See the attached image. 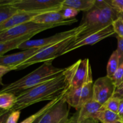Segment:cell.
I'll list each match as a JSON object with an SVG mask.
<instances>
[{
  "label": "cell",
  "instance_id": "cell-1",
  "mask_svg": "<svg viewBox=\"0 0 123 123\" xmlns=\"http://www.w3.org/2000/svg\"><path fill=\"white\" fill-rule=\"evenodd\" d=\"M64 71L55 78L18 94L12 111H20L39 102H50L64 94L67 92V84Z\"/></svg>",
  "mask_w": 123,
  "mask_h": 123
},
{
  "label": "cell",
  "instance_id": "cell-2",
  "mask_svg": "<svg viewBox=\"0 0 123 123\" xmlns=\"http://www.w3.org/2000/svg\"><path fill=\"white\" fill-rule=\"evenodd\" d=\"M52 62V61L43 62L42 66L25 76L13 82L4 85L2 89L0 90V93L9 92L15 95L18 94L20 92L55 78L64 70V68L55 67Z\"/></svg>",
  "mask_w": 123,
  "mask_h": 123
},
{
  "label": "cell",
  "instance_id": "cell-3",
  "mask_svg": "<svg viewBox=\"0 0 123 123\" xmlns=\"http://www.w3.org/2000/svg\"><path fill=\"white\" fill-rule=\"evenodd\" d=\"M120 13L109 4L100 8L94 6L92 9L84 14L80 25H84L85 30L78 36L76 41L80 40L88 35L111 25L113 22L118 18Z\"/></svg>",
  "mask_w": 123,
  "mask_h": 123
},
{
  "label": "cell",
  "instance_id": "cell-4",
  "mask_svg": "<svg viewBox=\"0 0 123 123\" xmlns=\"http://www.w3.org/2000/svg\"><path fill=\"white\" fill-rule=\"evenodd\" d=\"M77 21L78 20L76 18H73L68 19L63 23L49 25L36 24L32 21L24 23L0 32V43L13 40L32 34H37L42 31L53 28L56 26L72 25Z\"/></svg>",
  "mask_w": 123,
  "mask_h": 123
},
{
  "label": "cell",
  "instance_id": "cell-5",
  "mask_svg": "<svg viewBox=\"0 0 123 123\" xmlns=\"http://www.w3.org/2000/svg\"><path fill=\"white\" fill-rule=\"evenodd\" d=\"M78 37V36L72 37L54 45L46 47L32 57L16 66L14 70L24 69L31 65L39 62L53 61L54 59L65 54L66 50L76 42Z\"/></svg>",
  "mask_w": 123,
  "mask_h": 123
},
{
  "label": "cell",
  "instance_id": "cell-6",
  "mask_svg": "<svg viewBox=\"0 0 123 123\" xmlns=\"http://www.w3.org/2000/svg\"><path fill=\"white\" fill-rule=\"evenodd\" d=\"M64 74L67 84V89L82 86L92 80V70L88 58L79 60L69 67L65 68Z\"/></svg>",
  "mask_w": 123,
  "mask_h": 123
},
{
  "label": "cell",
  "instance_id": "cell-7",
  "mask_svg": "<svg viewBox=\"0 0 123 123\" xmlns=\"http://www.w3.org/2000/svg\"><path fill=\"white\" fill-rule=\"evenodd\" d=\"M61 0H1V5H10L20 12H46L60 11L62 8Z\"/></svg>",
  "mask_w": 123,
  "mask_h": 123
},
{
  "label": "cell",
  "instance_id": "cell-8",
  "mask_svg": "<svg viewBox=\"0 0 123 123\" xmlns=\"http://www.w3.org/2000/svg\"><path fill=\"white\" fill-rule=\"evenodd\" d=\"M85 26L83 25H79L77 27L74 28L72 30H67L63 32H59L50 37L47 38H40L36 40H30L22 43L18 49H22L23 50L26 49H32V48H41V47L49 46L54 45L62 41L69 38L74 36H79L84 30Z\"/></svg>",
  "mask_w": 123,
  "mask_h": 123
},
{
  "label": "cell",
  "instance_id": "cell-9",
  "mask_svg": "<svg viewBox=\"0 0 123 123\" xmlns=\"http://www.w3.org/2000/svg\"><path fill=\"white\" fill-rule=\"evenodd\" d=\"M116 86L109 77L103 76L97 79L93 84V99L103 105L113 97Z\"/></svg>",
  "mask_w": 123,
  "mask_h": 123
},
{
  "label": "cell",
  "instance_id": "cell-10",
  "mask_svg": "<svg viewBox=\"0 0 123 123\" xmlns=\"http://www.w3.org/2000/svg\"><path fill=\"white\" fill-rule=\"evenodd\" d=\"M46 47L32 48L23 50L20 52L0 56V66L8 67L11 68L12 71L14 70V68L16 66H19L28 59L32 57V56L44 49Z\"/></svg>",
  "mask_w": 123,
  "mask_h": 123
},
{
  "label": "cell",
  "instance_id": "cell-11",
  "mask_svg": "<svg viewBox=\"0 0 123 123\" xmlns=\"http://www.w3.org/2000/svg\"><path fill=\"white\" fill-rule=\"evenodd\" d=\"M70 106L66 102L64 96L56 105L47 111L38 123H60L66 117L68 116Z\"/></svg>",
  "mask_w": 123,
  "mask_h": 123
},
{
  "label": "cell",
  "instance_id": "cell-12",
  "mask_svg": "<svg viewBox=\"0 0 123 123\" xmlns=\"http://www.w3.org/2000/svg\"><path fill=\"white\" fill-rule=\"evenodd\" d=\"M115 34V32L113 29L112 25H109L104 28L102 30L92 33L91 34L88 35L79 41H76L67 49L66 51L65 54L72 51V50L76 49L78 48H81L84 46L92 45L110 36H112Z\"/></svg>",
  "mask_w": 123,
  "mask_h": 123
},
{
  "label": "cell",
  "instance_id": "cell-13",
  "mask_svg": "<svg viewBox=\"0 0 123 123\" xmlns=\"http://www.w3.org/2000/svg\"><path fill=\"white\" fill-rule=\"evenodd\" d=\"M42 14L40 13L36 12H19L16 14L0 24V32L14 27L16 26L32 21L33 18L38 14Z\"/></svg>",
  "mask_w": 123,
  "mask_h": 123
},
{
  "label": "cell",
  "instance_id": "cell-14",
  "mask_svg": "<svg viewBox=\"0 0 123 123\" xmlns=\"http://www.w3.org/2000/svg\"><path fill=\"white\" fill-rule=\"evenodd\" d=\"M102 108V105L94 99L86 102L79 110L77 111L78 112V122L80 123L88 119L94 118L96 114Z\"/></svg>",
  "mask_w": 123,
  "mask_h": 123
},
{
  "label": "cell",
  "instance_id": "cell-15",
  "mask_svg": "<svg viewBox=\"0 0 123 123\" xmlns=\"http://www.w3.org/2000/svg\"><path fill=\"white\" fill-rule=\"evenodd\" d=\"M66 20L62 16L60 11H54L42 13L36 16L32 22L39 24H56L63 23Z\"/></svg>",
  "mask_w": 123,
  "mask_h": 123
},
{
  "label": "cell",
  "instance_id": "cell-16",
  "mask_svg": "<svg viewBox=\"0 0 123 123\" xmlns=\"http://www.w3.org/2000/svg\"><path fill=\"white\" fill-rule=\"evenodd\" d=\"M96 0H64L62 7H68L76 10L87 12L94 6Z\"/></svg>",
  "mask_w": 123,
  "mask_h": 123
},
{
  "label": "cell",
  "instance_id": "cell-17",
  "mask_svg": "<svg viewBox=\"0 0 123 123\" xmlns=\"http://www.w3.org/2000/svg\"><path fill=\"white\" fill-rule=\"evenodd\" d=\"M36 35L37 34H32L28 35V36H24V37H20V38L13 40L0 43V56H3L6 53L10 51V50L18 49V47L22 43L27 40H31V38L34 36H36Z\"/></svg>",
  "mask_w": 123,
  "mask_h": 123
},
{
  "label": "cell",
  "instance_id": "cell-18",
  "mask_svg": "<svg viewBox=\"0 0 123 123\" xmlns=\"http://www.w3.org/2000/svg\"><path fill=\"white\" fill-rule=\"evenodd\" d=\"M94 119L100 123H123V120L117 113L110 111L102 108L96 114Z\"/></svg>",
  "mask_w": 123,
  "mask_h": 123
},
{
  "label": "cell",
  "instance_id": "cell-19",
  "mask_svg": "<svg viewBox=\"0 0 123 123\" xmlns=\"http://www.w3.org/2000/svg\"><path fill=\"white\" fill-rule=\"evenodd\" d=\"M82 86L76 88L67 89L64 96L65 100L68 105L74 108L76 110L79 106Z\"/></svg>",
  "mask_w": 123,
  "mask_h": 123
},
{
  "label": "cell",
  "instance_id": "cell-20",
  "mask_svg": "<svg viewBox=\"0 0 123 123\" xmlns=\"http://www.w3.org/2000/svg\"><path fill=\"white\" fill-rule=\"evenodd\" d=\"M66 93H65L64 94L62 95V96H61V97H58V98H56V99L54 100H52L50 101V102H49L48 104L46 105L44 107H43L42 109H40L38 112H37L36 113L34 114L33 115H31L30 117H28L27 118L24 120V121H22L20 123H34V122L35 121H36L40 117L44 115V114H45L47 111H48L50 108H52V107L54 106L55 105H56L59 101H60V100L62 99V98H63L64 96H65Z\"/></svg>",
  "mask_w": 123,
  "mask_h": 123
},
{
  "label": "cell",
  "instance_id": "cell-21",
  "mask_svg": "<svg viewBox=\"0 0 123 123\" xmlns=\"http://www.w3.org/2000/svg\"><path fill=\"white\" fill-rule=\"evenodd\" d=\"M16 102V96L13 93H0V109L12 110Z\"/></svg>",
  "mask_w": 123,
  "mask_h": 123
},
{
  "label": "cell",
  "instance_id": "cell-22",
  "mask_svg": "<svg viewBox=\"0 0 123 123\" xmlns=\"http://www.w3.org/2000/svg\"><path fill=\"white\" fill-rule=\"evenodd\" d=\"M93 81H92L86 83L83 85L79 106L76 111L79 110L80 108L86 102L93 99Z\"/></svg>",
  "mask_w": 123,
  "mask_h": 123
},
{
  "label": "cell",
  "instance_id": "cell-23",
  "mask_svg": "<svg viewBox=\"0 0 123 123\" xmlns=\"http://www.w3.org/2000/svg\"><path fill=\"white\" fill-rule=\"evenodd\" d=\"M120 66V61H119V57L118 55V53L117 50L113 52L112 55L108 61V65H107V76L111 78L117 70L118 68Z\"/></svg>",
  "mask_w": 123,
  "mask_h": 123
},
{
  "label": "cell",
  "instance_id": "cell-24",
  "mask_svg": "<svg viewBox=\"0 0 123 123\" xmlns=\"http://www.w3.org/2000/svg\"><path fill=\"white\" fill-rule=\"evenodd\" d=\"M19 12L20 11L10 5L0 6V24L4 22Z\"/></svg>",
  "mask_w": 123,
  "mask_h": 123
},
{
  "label": "cell",
  "instance_id": "cell-25",
  "mask_svg": "<svg viewBox=\"0 0 123 123\" xmlns=\"http://www.w3.org/2000/svg\"><path fill=\"white\" fill-rule=\"evenodd\" d=\"M120 101L121 100L117 97H112L102 105V108L106 110L117 113L119 106H120Z\"/></svg>",
  "mask_w": 123,
  "mask_h": 123
},
{
  "label": "cell",
  "instance_id": "cell-26",
  "mask_svg": "<svg viewBox=\"0 0 123 123\" xmlns=\"http://www.w3.org/2000/svg\"><path fill=\"white\" fill-rule=\"evenodd\" d=\"M111 78L115 84L116 88L122 84L123 82V64L119 66L118 68Z\"/></svg>",
  "mask_w": 123,
  "mask_h": 123
},
{
  "label": "cell",
  "instance_id": "cell-27",
  "mask_svg": "<svg viewBox=\"0 0 123 123\" xmlns=\"http://www.w3.org/2000/svg\"><path fill=\"white\" fill-rule=\"evenodd\" d=\"M60 12L66 20L73 19L76 16L78 15L79 12V11L74 8L68 7H62V8L60 10Z\"/></svg>",
  "mask_w": 123,
  "mask_h": 123
},
{
  "label": "cell",
  "instance_id": "cell-28",
  "mask_svg": "<svg viewBox=\"0 0 123 123\" xmlns=\"http://www.w3.org/2000/svg\"><path fill=\"white\" fill-rule=\"evenodd\" d=\"M112 27L115 34L117 36L123 38V19L119 16L116 20L113 22Z\"/></svg>",
  "mask_w": 123,
  "mask_h": 123
},
{
  "label": "cell",
  "instance_id": "cell-29",
  "mask_svg": "<svg viewBox=\"0 0 123 123\" xmlns=\"http://www.w3.org/2000/svg\"><path fill=\"white\" fill-rule=\"evenodd\" d=\"M118 46L117 52L119 57L120 66L123 64V38L117 36Z\"/></svg>",
  "mask_w": 123,
  "mask_h": 123
},
{
  "label": "cell",
  "instance_id": "cell-30",
  "mask_svg": "<svg viewBox=\"0 0 123 123\" xmlns=\"http://www.w3.org/2000/svg\"><path fill=\"white\" fill-rule=\"evenodd\" d=\"M78 112L77 111L72 115L70 118H68V121L66 123H99L97 120H95L94 118H90L82 122L79 123L78 121Z\"/></svg>",
  "mask_w": 123,
  "mask_h": 123
},
{
  "label": "cell",
  "instance_id": "cell-31",
  "mask_svg": "<svg viewBox=\"0 0 123 123\" xmlns=\"http://www.w3.org/2000/svg\"><path fill=\"white\" fill-rule=\"evenodd\" d=\"M109 6L118 13L123 10V0H108Z\"/></svg>",
  "mask_w": 123,
  "mask_h": 123
},
{
  "label": "cell",
  "instance_id": "cell-32",
  "mask_svg": "<svg viewBox=\"0 0 123 123\" xmlns=\"http://www.w3.org/2000/svg\"><path fill=\"white\" fill-rule=\"evenodd\" d=\"M20 111H12L7 118L6 123H18V120L20 117Z\"/></svg>",
  "mask_w": 123,
  "mask_h": 123
},
{
  "label": "cell",
  "instance_id": "cell-33",
  "mask_svg": "<svg viewBox=\"0 0 123 123\" xmlns=\"http://www.w3.org/2000/svg\"><path fill=\"white\" fill-rule=\"evenodd\" d=\"M12 110L2 111L0 112V123H6L7 118L12 113Z\"/></svg>",
  "mask_w": 123,
  "mask_h": 123
},
{
  "label": "cell",
  "instance_id": "cell-34",
  "mask_svg": "<svg viewBox=\"0 0 123 123\" xmlns=\"http://www.w3.org/2000/svg\"><path fill=\"white\" fill-rule=\"evenodd\" d=\"M113 97H117L120 100L123 99V82L117 88Z\"/></svg>",
  "mask_w": 123,
  "mask_h": 123
},
{
  "label": "cell",
  "instance_id": "cell-35",
  "mask_svg": "<svg viewBox=\"0 0 123 123\" xmlns=\"http://www.w3.org/2000/svg\"><path fill=\"white\" fill-rule=\"evenodd\" d=\"M12 71L10 68L8 67H6V66H0V85H3L2 84V77L8 73L9 72Z\"/></svg>",
  "mask_w": 123,
  "mask_h": 123
},
{
  "label": "cell",
  "instance_id": "cell-36",
  "mask_svg": "<svg viewBox=\"0 0 123 123\" xmlns=\"http://www.w3.org/2000/svg\"><path fill=\"white\" fill-rule=\"evenodd\" d=\"M117 114H118L120 117L123 120V99L121 100V101H120V106H119Z\"/></svg>",
  "mask_w": 123,
  "mask_h": 123
},
{
  "label": "cell",
  "instance_id": "cell-37",
  "mask_svg": "<svg viewBox=\"0 0 123 123\" xmlns=\"http://www.w3.org/2000/svg\"><path fill=\"white\" fill-rule=\"evenodd\" d=\"M68 116L66 117L65 118H64L63 120H62V121H61V123H66L67 122V121H68Z\"/></svg>",
  "mask_w": 123,
  "mask_h": 123
},
{
  "label": "cell",
  "instance_id": "cell-38",
  "mask_svg": "<svg viewBox=\"0 0 123 123\" xmlns=\"http://www.w3.org/2000/svg\"><path fill=\"white\" fill-rule=\"evenodd\" d=\"M43 115H42V116H41V117H40L38 118L37 119V120H36V121H35L34 122V123H38V122H39V121H40V119L42 118V117H43Z\"/></svg>",
  "mask_w": 123,
  "mask_h": 123
},
{
  "label": "cell",
  "instance_id": "cell-39",
  "mask_svg": "<svg viewBox=\"0 0 123 123\" xmlns=\"http://www.w3.org/2000/svg\"><path fill=\"white\" fill-rule=\"evenodd\" d=\"M119 16L121 17V18L123 19V13H122V12H121V13H120V14H119Z\"/></svg>",
  "mask_w": 123,
  "mask_h": 123
},
{
  "label": "cell",
  "instance_id": "cell-40",
  "mask_svg": "<svg viewBox=\"0 0 123 123\" xmlns=\"http://www.w3.org/2000/svg\"><path fill=\"white\" fill-rule=\"evenodd\" d=\"M122 13H123V11H122Z\"/></svg>",
  "mask_w": 123,
  "mask_h": 123
},
{
  "label": "cell",
  "instance_id": "cell-41",
  "mask_svg": "<svg viewBox=\"0 0 123 123\" xmlns=\"http://www.w3.org/2000/svg\"></svg>",
  "mask_w": 123,
  "mask_h": 123
},
{
  "label": "cell",
  "instance_id": "cell-42",
  "mask_svg": "<svg viewBox=\"0 0 123 123\" xmlns=\"http://www.w3.org/2000/svg\"></svg>",
  "mask_w": 123,
  "mask_h": 123
}]
</instances>
